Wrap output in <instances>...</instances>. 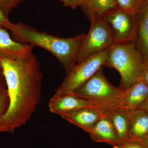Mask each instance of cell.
<instances>
[{
	"label": "cell",
	"mask_w": 148,
	"mask_h": 148,
	"mask_svg": "<svg viewBox=\"0 0 148 148\" xmlns=\"http://www.w3.org/2000/svg\"><path fill=\"white\" fill-rule=\"evenodd\" d=\"M141 78L148 86V63L145 64V70Z\"/></svg>",
	"instance_id": "24"
},
{
	"label": "cell",
	"mask_w": 148,
	"mask_h": 148,
	"mask_svg": "<svg viewBox=\"0 0 148 148\" xmlns=\"http://www.w3.org/2000/svg\"><path fill=\"white\" fill-rule=\"evenodd\" d=\"M118 7L116 0H86L81 7L90 21L93 17L103 16Z\"/></svg>",
	"instance_id": "16"
},
{
	"label": "cell",
	"mask_w": 148,
	"mask_h": 148,
	"mask_svg": "<svg viewBox=\"0 0 148 148\" xmlns=\"http://www.w3.org/2000/svg\"><path fill=\"white\" fill-rule=\"evenodd\" d=\"M141 1H142V0H140V2H141Z\"/></svg>",
	"instance_id": "27"
},
{
	"label": "cell",
	"mask_w": 148,
	"mask_h": 148,
	"mask_svg": "<svg viewBox=\"0 0 148 148\" xmlns=\"http://www.w3.org/2000/svg\"><path fill=\"white\" fill-rule=\"evenodd\" d=\"M63 3L64 6L72 9H76L78 7H81L86 0H59Z\"/></svg>",
	"instance_id": "21"
},
{
	"label": "cell",
	"mask_w": 148,
	"mask_h": 148,
	"mask_svg": "<svg viewBox=\"0 0 148 148\" xmlns=\"http://www.w3.org/2000/svg\"><path fill=\"white\" fill-rule=\"evenodd\" d=\"M88 133L92 141L96 143H106L113 148L120 144L113 125L106 116L101 117Z\"/></svg>",
	"instance_id": "13"
},
{
	"label": "cell",
	"mask_w": 148,
	"mask_h": 148,
	"mask_svg": "<svg viewBox=\"0 0 148 148\" xmlns=\"http://www.w3.org/2000/svg\"><path fill=\"white\" fill-rule=\"evenodd\" d=\"M129 110L122 108L106 115L113 125L120 144L128 140L130 127Z\"/></svg>",
	"instance_id": "15"
},
{
	"label": "cell",
	"mask_w": 148,
	"mask_h": 148,
	"mask_svg": "<svg viewBox=\"0 0 148 148\" xmlns=\"http://www.w3.org/2000/svg\"><path fill=\"white\" fill-rule=\"evenodd\" d=\"M16 33L12 34L18 42L39 47L49 51L57 58L68 74L77 62L78 55L85 34L69 38H60L38 32L25 24H17Z\"/></svg>",
	"instance_id": "2"
},
{
	"label": "cell",
	"mask_w": 148,
	"mask_h": 148,
	"mask_svg": "<svg viewBox=\"0 0 148 148\" xmlns=\"http://www.w3.org/2000/svg\"><path fill=\"white\" fill-rule=\"evenodd\" d=\"M34 47L12 39L6 29L0 26V57L24 58L33 53Z\"/></svg>",
	"instance_id": "10"
},
{
	"label": "cell",
	"mask_w": 148,
	"mask_h": 148,
	"mask_svg": "<svg viewBox=\"0 0 148 148\" xmlns=\"http://www.w3.org/2000/svg\"><path fill=\"white\" fill-rule=\"evenodd\" d=\"M142 144L145 146L146 148H148V133L146 138L143 140Z\"/></svg>",
	"instance_id": "26"
},
{
	"label": "cell",
	"mask_w": 148,
	"mask_h": 148,
	"mask_svg": "<svg viewBox=\"0 0 148 148\" xmlns=\"http://www.w3.org/2000/svg\"><path fill=\"white\" fill-rule=\"evenodd\" d=\"M115 148H146L143 144L138 142L127 140L120 143Z\"/></svg>",
	"instance_id": "22"
},
{
	"label": "cell",
	"mask_w": 148,
	"mask_h": 148,
	"mask_svg": "<svg viewBox=\"0 0 148 148\" xmlns=\"http://www.w3.org/2000/svg\"><path fill=\"white\" fill-rule=\"evenodd\" d=\"M120 8L131 13L136 14L140 6V0H116Z\"/></svg>",
	"instance_id": "17"
},
{
	"label": "cell",
	"mask_w": 148,
	"mask_h": 148,
	"mask_svg": "<svg viewBox=\"0 0 148 148\" xmlns=\"http://www.w3.org/2000/svg\"><path fill=\"white\" fill-rule=\"evenodd\" d=\"M124 91V107L129 110L139 108L148 98V86L142 78Z\"/></svg>",
	"instance_id": "14"
},
{
	"label": "cell",
	"mask_w": 148,
	"mask_h": 148,
	"mask_svg": "<svg viewBox=\"0 0 148 148\" xmlns=\"http://www.w3.org/2000/svg\"><path fill=\"white\" fill-rule=\"evenodd\" d=\"M91 106H93L90 102L77 97L73 93L54 94L49 103L51 112L59 116Z\"/></svg>",
	"instance_id": "8"
},
{
	"label": "cell",
	"mask_w": 148,
	"mask_h": 148,
	"mask_svg": "<svg viewBox=\"0 0 148 148\" xmlns=\"http://www.w3.org/2000/svg\"><path fill=\"white\" fill-rule=\"evenodd\" d=\"M139 108L143 109L148 112V98Z\"/></svg>",
	"instance_id": "25"
},
{
	"label": "cell",
	"mask_w": 148,
	"mask_h": 148,
	"mask_svg": "<svg viewBox=\"0 0 148 148\" xmlns=\"http://www.w3.org/2000/svg\"><path fill=\"white\" fill-rule=\"evenodd\" d=\"M6 88L7 86L5 78L3 73L2 68L0 64V89Z\"/></svg>",
	"instance_id": "23"
},
{
	"label": "cell",
	"mask_w": 148,
	"mask_h": 148,
	"mask_svg": "<svg viewBox=\"0 0 148 148\" xmlns=\"http://www.w3.org/2000/svg\"><path fill=\"white\" fill-rule=\"evenodd\" d=\"M0 26L5 29H8L12 34L16 33L17 30V24H14L10 21L0 10Z\"/></svg>",
	"instance_id": "20"
},
{
	"label": "cell",
	"mask_w": 148,
	"mask_h": 148,
	"mask_svg": "<svg viewBox=\"0 0 148 148\" xmlns=\"http://www.w3.org/2000/svg\"><path fill=\"white\" fill-rule=\"evenodd\" d=\"M90 21V30L86 34L81 46L77 62L94 53L109 48L115 43L112 30L103 16L93 17Z\"/></svg>",
	"instance_id": "6"
},
{
	"label": "cell",
	"mask_w": 148,
	"mask_h": 148,
	"mask_svg": "<svg viewBox=\"0 0 148 148\" xmlns=\"http://www.w3.org/2000/svg\"><path fill=\"white\" fill-rule=\"evenodd\" d=\"M128 140L141 143L148 133V112L142 109L129 110Z\"/></svg>",
	"instance_id": "12"
},
{
	"label": "cell",
	"mask_w": 148,
	"mask_h": 148,
	"mask_svg": "<svg viewBox=\"0 0 148 148\" xmlns=\"http://www.w3.org/2000/svg\"><path fill=\"white\" fill-rule=\"evenodd\" d=\"M104 116L100 110L91 106L63 114L60 116L88 133L95 123Z\"/></svg>",
	"instance_id": "9"
},
{
	"label": "cell",
	"mask_w": 148,
	"mask_h": 148,
	"mask_svg": "<svg viewBox=\"0 0 148 148\" xmlns=\"http://www.w3.org/2000/svg\"><path fill=\"white\" fill-rule=\"evenodd\" d=\"M73 94L90 102L105 116L125 108V91L109 82L102 68Z\"/></svg>",
	"instance_id": "4"
},
{
	"label": "cell",
	"mask_w": 148,
	"mask_h": 148,
	"mask_svg": "<svg viewBox=\"0 0 148 148\" xmlns=\"http://www.w3.org/2000/svg\"><path fill=\"white\" fill-rule=\"evenodd\" d=\"M104 66L119 73L121 77L119 88L124 91L141 79L145 62L135 40L115 43L109 48Z\"/></svg>",
	"instance_id": "3"
},
{
	"label": "cell",
	"mask_w": 148,
	"mask_h": 148,
	"mask_svg": "<svg viewBox=\"0 0 148 148\" xmlns=\"http://www.w3.org/2000/svg\"><path fill=\"white\" fill-rule=\"evenodd\" d=\"M9 104L0 119V132L13 133L32 117L41 98L42 73L32 53L24 58L0 57Z\"/></svg>",
	"instance_id": "1"
},
{
	"label": "cell",
	"mask_w": 148,
	"mask_h": 148,
	"mask_svg": "<svg viewBox=\"0 0 148 148\" xmlns=\"http://www.w3.org/2000/svg\"><path fill=\"white\" fill-rule=\"evenodd\" d=\"M136 15V45L145 64L148 63V0L141 1Z\"/></svg>",
	"instance_id": "11"
},
{
	"label": "cell",
	"mask_w": 148,
	"mask_h": 148,
	"mask_svg": "<svg viewBox=\"0 0 148 148\" xmlns=\"http://www.w3.org/2000/svg\"><path fill=\"white\" fill-rule=\"evenodd\" d=\"M9 104V100L7 88L0 89V119L7 110Z\"/></svg>",
	"instance_id": "19"
},
{
	"label": "cell",
	"mask_w": 148,
	"mask_h": 148,
	"mask_svg": "<svg viewBox=\"0 0 148 148\" xmlns=\"http://www.w3.org/2000/svg\"><path fill=\"white\" fill-rule=\"evenodd\" d=\"M24 0H0V10L7 17L14 9Z\"/></svg>",
	"instance_id": "18"
},
{
	"label": "cell",
	"mask_w": 148,
	"mask_h": 148,
	"mask_svg": "<svg viewBox=\"0 0 148 148\" xmlns=\"http://www.w3.org/2000/svg\"><path fill=\"white\" fill-rule=\"evenodd\" d=\"M103 17L112 30L115 43L136 40L137 32L136 14L127 12L118 7Z\"/></svg>",
	"instance_id": "7"
},
{
	"label": "cell",
	"mask_w": 148,
	"mask_h": 148,
	"mask_svg": "<svg viewBox=\"0 0 148 148\" xmlns=\"http://www.w3.org/2000/svg\"><path fill=\"white\" fill-rule=\"evenodd\" d=\"M110 48L77 62L60 85L55 95L73 93L104 66Z\"/></svg>",
	"instance_id": "5"
}]
</instances>
